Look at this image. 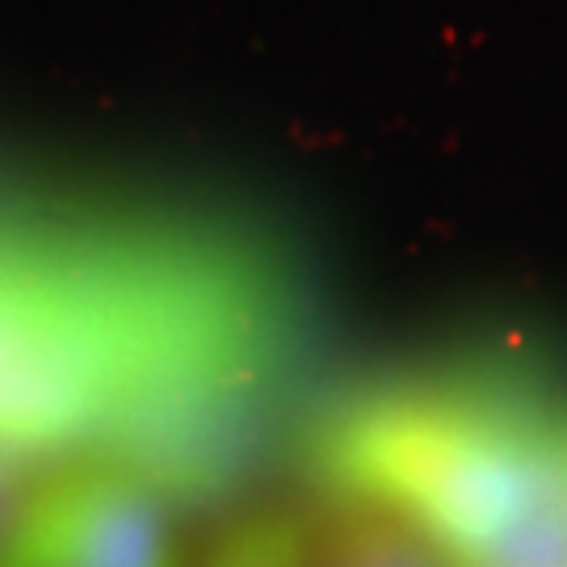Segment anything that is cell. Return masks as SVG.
Masks as SVG:
<instances>
[{"instance_id":"1","label":"cell","mask_w":567,"mask_h":567,"mask_svg":"<svg viewBox=\"0 0 567 567\" xmlns=\"http://www.w3.org/2000/svg\"><path fill=\"white\" fill-rule=\"evenodd\" d=\"M332 471L450 567H567V386L543 374L379 386L332 429Z\"/></svg>"},{"instance_id":"2","label":"cell","mask_w":567,"mask_h":567,"mask_svg":"<svg viewBox=\"0 0 567 567\" xmlns=\"http://www.w3.org/2000/svg\"><path fill=\"white\" fill-rule=\"evenodd\" d=\"M9 567H182L164 496L126 466L47 471Z\"/></svg>"},{"instance_id":"3","label":"cell","mask_w":567,"mask_h":567,"mask_svg":"<svg viewBox=\"0 0 567 567\" xmlns=\"http://www.w3.org/2000/svg\"><path fill=\"white\" fill-rule=\"evenodd\" d=\"M316 567H450L416 529L362 501H344L311 538Z\"/></svg>"},{"instance_id":"4","label":"cell","mask_w":567,"mask_h":567,"mask_svg":"<svg viewBox=\"0 0 567 567\" xmlns=\"http://www.w3.org/2000/svg\"><path fill=\"white\" fill-rule=\"evenodd\" d=\"M203 567H316L311 538L282 522V517H257L248 526L231 529L219 547L206 555Z\"/></svg>"},{"instance_id":"5","label":"cell","mask_w":567,"mask_h":567,"mask_svg":"<svg viewBox=\"0 0 567 567\" xmlns=\"http://www.w3.org/2000/svg\"><path fill=\"white\" fill-rule=\"evenodd\" d=\"M42 475L47 471L30 466L13 442L0 437V567H9V559H13V547H18L25 513H30V501L39 492Z\"/></svg>"}]
</instances>
